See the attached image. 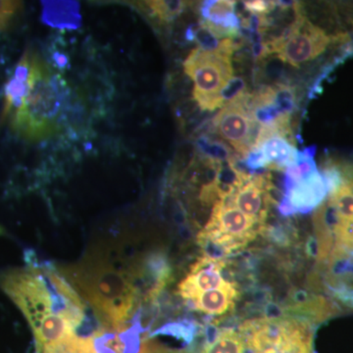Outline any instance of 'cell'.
<instances>
[{
    "instance_id": "1",
    "label": "cell",
    "mask_w": 353,
    "mask_h": 353,
    "mask_svg": "<svg viewBox=\"0 0 353 353\" xmlns=\"http://www.w3.org/2000/svg\"><path fill=\"white\" fill-rule=\"evenodd\" d=\"M0 287L27 318L32 332L52 315H64L80 326L85 305L61 272L50 264H34L0 275Z\"/></svg>"
},
{
    "instance_id": "2",
    "label": "cell",
    "mask_w": 353,
    "mask_h": 353,
    "mask_svg": "<svg viewBox=\"0 0 353 353\" xmlns=\"http://www.w3.org/2000/svg\"><path fill=\"white\" fill-rule=\"evenodd\" d=\"M328 194L313 215L317 260L328 270L353 262V194L329 157L321 163Z\"/></svg>"
},
{
    "instance_id": "3",
    "label": "cell",
    "mask_w": 353,
    "mask_h": 353,
    "mask_svg": "<svg viewBox=\"0 0 353 353\" xmlns=\"http://www.w3.org/2000/svg\"><path fill=\"white\" fill-rule=\"evenodd\" d=\"M65 275L106 326L115 332L125 331L139 297L134 272L120 271L99 261L69 267Z\"/></svg>"
},
{
    "instance_id": "4",
    "label": "cell",
    "mask_w": 353,
    "mask_h": 353,
    "mask_svg": "<svg viewBox=\"0 0 353 353\" xmlns=\"http://www.w3.org/2000/svg\"><path fill=\"white\" fill-rule=\"evenodd\" d=\"M30 88L24 103L16 110L12 126L23 138L43 141L57 134L69 99V88L38 55L31 57Z\"/></svg>"
},
{
    "instance_id": "5",
    "label": "cell",
    "mask_w": 353,
    "mask_h": 353,
    "mask_svg": "<svg viewBox=\"0 0 353 353\" xmlns=\"http://www.w3.org/2000/svg\"><path fill=\"white\" fill-rule=\"evenodd\" d=\"M238 329L245 353H315L314 328L305 318L267 316L248 320Z\"/></svg>"
},
{
    "instance_id": "6",
    "label": "cell",
    "mask_w": 353,
    "mask_h": 353,
    "mask_svg": "<svg viewBox=\"0 0 353 353\" xmlns=\"http://www.w3.org/2000/svg\"><path fill=\"white\" fill-rule=\"evenodd\" d=\"M265 229L227 199L215 202L210 218L196 236L206 254L221 259L243 250Z\"/></svg>"
},
{
    "instance_id": "7",
    "label": "cell",
    "mask_w": 353,
    "mask_h": 353,
    "mask_svg": "<svg viewBox=\"0 0 353 353\" xmlns=\"http://www.w3.org/2000/svg\"><path fill=\"white\" fill-rule=\"evenodd\" d=\"M264 43L269 55L276 53L279 59L299 68L317 59L332 46L353 48V37L343 31L328 34L311 23L303 12L290 28L287 37Z\"/></svg>"
},
{
    "instance_id": "8",
    "label": "cell",
    "mask_w": 353,
    "mask_h": 353,
    "mask_svg": "<svg viewBox=\"0 0 353 353\" xmlns=\"http://www.w3.org/2000/svg\"><path fill=\"white\" fill-rule=\"evenodd\" d=\"M183 70L194 82L192 94L201 110L214 111L225 105L221 94L234 78L231 55L196 48L183 62Z\"/></svg>"
},
{
    "instance_id": "9",
    "label": "cell",
    "mask_w": 353,
    "mask_h": 353,
    "mask_svg": "<svg viewBox=\"0 0 353 353\" xmlns=\"http://www.w3.org/2000/svg\"><path fill=\"white\" fill-rule=\"evenodd\" d=\"M250 97L245 92L227 102L212 120L213 132L243 158L252 150L259 131L248 108Z\"/></svg>"
},
{
    "instance_id": "10",
    "label": "cell",
    "mask_w": 353,
    "mask_h": 353,
    "mask_svg": "<svg viewBox=\"0 0 353 353\" xmlns=\"http://www.w3.org/2000/svg\"><path fill=\"white\" fill-rule=\"evenodd\" d=\"M273 183L267 174H248L225 199L265 227L269 209L275 203Z\"/></svg>"
},
{
    "instance_id": "11",
    "label": "cell",
    "mask_w": 353,
    "mask_h": 353,
    "mask_svg": "<svg viewBox=\"0 0 353 353\" xmlns=\"http://www.w3.org/2000/svg\"><path fill=\"white\" fill-rule=\"evenodd\" d=\"M328 187L321 172L316 170L299 182L285 187V194L281 201L282 214L294 215L296 213L310 212L326 199Z\"/></svg>"
},
{
    "instance_id": "12",
    "label": "cell",
    "mask_w": 353,
    "mask_h": 353,
    "mask_svg": "<svg viewBox=\"0 0 353 353\" xmlns=\"http://www.w3.org/2000/svg\"><path fill=\"white\" fill-rule=\"evenodd\" d=\"M224 268L222 259L204 253L192 265L188 275L179 284V296L187 303L202 292L226 285L230 281L223 276Z\"/></svg>"
},
{
    "instance_id": "13",
    "label": "cell",
    "mask_w": 353,
    "mask_h": 353,
    "mask_svg": "<svg viewBox=\"0 0 353 353\" xmlns=\"http://www.w3.org/2000/svg\"><path fill=\"white\" fill-rule=\"evenodd\" d=\"M236 6V2L232 0H208L201 3L202 21L220 39H234L240 32L241 20Z\"/></svg>"
},
{
    "instance_id": "14",
    "label": "cell",
    "mask_w": 353,
    "mask_h": 353,
    "mask_svg": "<svg viewBox=\"0 0 353 353\" xmlns=\"http://www.w3.org/2000/svg\"><path fill=\"white\" fill-rule=\"evenodd\" d=\"M240 297V290L236 283L230 281L218 289L202 292L188 301L190 308L208 316H222L234 310Z\"/></svg>"
},
{
    "instance_id": "15",
    "label": "cell",
    "mask_w": 353,
    "mask_h": 353,
    "mask_svg": "<svg viewBox=\"0 0 353 353\" xmlns=\"http://www.w3.org/2000/svg\"><path fill=\"white\" fill-rule=\"evenodd\" d=\"M41 20L57 29L76 30L82 25L80 4L77 1H43Z\"/></svg>"
},
{
    "instance_id": "16",
    "label": "cell",
    "mask_w": 353,
    "mask_h": 353,
    "mask_svg": "<svg viewBox=\"0 0 353 353\" xmlns=\"http://www.w3.org/2000/svg\"><path fill=\"white\" fill-rule=\"evenodd\" d=\"M254 148L259 150L266 158L270 170H285L294 163L299 152L289 139L281 136L265 139L263 143Z\"/></svg>"
},
{
    "instance_id": "17",
    "label": "cell",
    "mask_w": 353,
    "mask_h": 353,
    "mask_svg": "<svg viewBox=\"0 0 353 353\" xmlns=\"http://www.w3.org/2000/svg\"><path fill=\"white\" fill-rule=\"evenodd\" d=\"M199 353H245V341L240 330L220 328L213 332Z\"/></svg>"
},
{
    "instance_id": "18",
    "label": "cell",
    "mask_w": 353,
    "mask_h": 353,
    "mask_svg": "<svg viewBox=\"0 0 353 353\" xmlns=\"http://www.w3.org/2000/svg\"><path fill=\"white\" fill-rule=\"evenodd\" d=\"M316 150V146L312 145L299 150L294 163L285 170V187L299 182L318 170L315 162Z\"/></svg>"
},
{
    "instance_id": "19",
    "label": "cell",
    "mask_w": 353,
    "mask_h": 353,
    "mask_svg": "<svg viewBox=\"0 0 353 353\" xmlns=\"http://www.w3.org/2000/svg\"><path fill=\"white\" fill-rule=\"evenodd\" d=\"M196 148L204 157L216 161L229 162L234 159L233 152L227 143L219 139L211 138L208 134H203L197 139Z\"/></svg>"
},
{
    "instance_id": "20",
    "label": "cell",
    "mask_w": 353,
    "mask_h": 353,
    "mask_svg": "<svg viewBox=\"0 0 353 353\" xmlns=\"http://www.w3.org/2000/svg\"><path fill=\"white\" fill-rule=\"evenodd\" d=\"M185 38L189 41H194L197 43V48L206 51L218 50L221 41L203 21H201L199 24L190 26L185 32Z\"/></svg>"
},
{
    "instance_id": "21",
    "label": "cell",
    "mask_w": 353,
    "mask_h": 353,
    "mask_svg": "<svg viewBox=\"0 0 353 353\" xmlns=\"http://www.w3.org/2000/svg\"><path fill=\"white\" fill-rule=\"evenodd\" d=\"M145 6L150 9V12L154 16L158 21L164 24L173 22L176 17L185 10L187 2L185 1H146L143 2Z\"/></svg>"
},
{
    "instance_id": "22",
    "label": "cell",
    "mask_w": 353,
    "mask_h": 353,
    "mask_svg": "<svg viewBox=\"0 0 353 353\" xmlns=\"http://www.w3.org/2000/svg\"><path fill=\"white\" fill-rule=\"evenodd\" d=\"M48 353H99V352L95 347L94 339L82 338L73 334Z\"/></svg>"
},
{
    "instance_id": "23",
    "label": "cell",
    "mask_w": 353,
    "mask_h": 353,
    "mask_svg": "<svg viewBox=\"0 0 353 353\" xmlns=\"http://www.w3.org/2000/svg\"><path fill=\"white\" fill-rule=\"evenodd\" d=\"M22 2L0 0V31H3L12 20L13 16L21 8Z\"/></svg>"
},
{
    "instance_id": "24",
    "label": "cell",
    "mask_w": 353,
    "mask_h": 353,
    "mask_svg": "<svg viewBox=\"0 0 353 353\" xmlns=\"http://www.w3.org/2000/svg\"><path fill=\"white\" fill-rule=\"evenodd\" d=\"M246 92V85L245 81L240 77L232 79L228 83L227 87L223 90L221 97H222L223 101L226 104L227 102L233 101L239 95L243 94Z\"/></svg>"
},
{
    "instance_id": "25",
    "label": "cell",
    "mask_w": 353,
    "mask_h": 353,
    "mask_svg": "<svg viewBox=\"0 0 353 353\" xmlns=\"http://www.w3.org/2000/svg\"><path fill=\"white\" fill-rule=\"evenodd\" d=\"M243 6L248 12L254 15H268L276 8V1H263V0H252L243 1Z\"/></svg>"
},
{
    "instance_id": "26",
    "label": "cell",
    "mask_w": 353,
    "mask_h": 353,
    "mask_svg": "<svg viewBox=\"0 0 353 353\" xmlns=\"http://www.w3.org/2000/svg\"><path fill=\"white\" fill-rule=\"evenodd\" d=\"M53 59H54L55 65L58 66V68L63 69L68 65V58L65 57L63 53L55 52L54 54H53Z\"/></svg>"
},
{
    "instance_id": "27",
    "label": "cell",
    "mask_w": 353,
    "mask_h": 353,
    "mask_svg": "<svg viewBox=\"0 0 353 353\" xmlns=\"http://www.w3.org/2000/svg\"><path fill=\"white\" fill-rule=\"evenodd\" d=\"M348 294H350L348 297H350V299H352V303H353V276L352 278V285H350V292H348Z\"/></svg>"
},
{
    "instance_id": "28",
    "label": "cell",
    "mask_w": 353,
    "mask_h": 353,
    "mask_svg": "<svg viewBox=\"0 0 353 353\" xmlns=\"http://www.w3.org/2000/svg\"><path fill=\"white\" fill-rule=\"evenodd\" d=\"M3 234V229H2L1 227H0V234Z\"/></svg>"
}]
</instances>
